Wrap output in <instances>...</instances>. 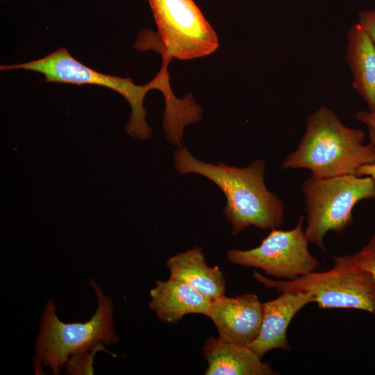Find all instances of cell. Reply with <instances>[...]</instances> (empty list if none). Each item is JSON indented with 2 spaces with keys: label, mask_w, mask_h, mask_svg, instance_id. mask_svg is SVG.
I'll return each mask as SVG.
<instances>
[{
  "label": "cell",
  "mask_w": 375,
  "mask_h": 375,
  "mask_svg": "<svg viewBox=\"0 0 375 375\" xmlns=\"http://www.w3.org/2000/svg\"><path fill=\"white\" fill-rule=\"evenodd\" d=\"M174 157L178 172L203 176L223 192L226 199L224 213L231 225L233 235L250 226L273 230L284 224L283 201L265 184L262 160H256L244 168L213 165L196 158L184 145L175 150Z\"/></svg>",
  "instance_id": "2"
},
{
  "label": "cell",
  "mask_w": 375,
  "mask_h": 375,
  "mask_svg": "<svg viewBox=\"0 0 375 375\" xmlns=\"http://www.w3.org/2000/svg\"><path fill=\"white\" fill-rule=\"evenodd\" d=\"M358 176H369L375 183V162L360 166L355 174Z\"/></svg>",
  "instance_id": "19"
},
{
  "label": "cell",
  "mask_w": 375,
  "mask_h": 375,
  "mask_svg": "<svg viewBox=\"0 0 375 375\" xmlns=\"http://www.w3.org/2000/svg\"><path fill=\"white\" fill-rule=\"evenodd\" d=\"M353 255L356 262L369 271L375 279V233L360 250Z\"/></svg>",
  "instance_id": "16"
},
{
  "label": "cell",
  "mask_w": 375,
  "mask_h": 375,
  "mask_svg": "<svg viewBox=\"0 0 375 375\" xmlns=\"http://www.w3.org/2000/svg\"><path fill=\"white\" fill-rule=\"evenodd\" d=\"M162 64L158 74L144 85H136L129 78L106 74L90 68L74 58L66 49L59 48L40 59L29 62L1 65V70L23 69L42 74L47 83L75 85H96L112 90L123 96L131 108V115L126 131L139 140L149 138L151 128L147 124L144 99L151 90H159L165 101L164 117L169 120L183 117L190 108L188 97L177 98L171 88L167 66L171 60L162 57Z\"/></svg>",
  "instance_id": "1"
},
{
  "label": "cell",
  "mask_w": 375,
  "mask_h": 375,
  "mask_svg": "<svg viewBox=\"0 0 375 375\" xmlns=\"http://www.w3.org/2000/svg\"><path fill=\"white\" fill-rule=\"evenodd\" d=\"M346 60L353 73V86L375 112V45L358 22L347 33Z\"/></svg>",
  "instance_id": "14"
},
{
  "label": "cell",
  "mask_w": 375,
  "mask_h": 375,
  "mask_svg": "<svg viewBox=\"0 0 375 375\" xmlns=\"http://www.w3.org/2000/svg\"><path fill=\"white\" fill-rule=\"evenodd\" d=\"M307 213L305 231L308 240L326 251L328 231L342 233L353 222L352 210L361 200H375V183L369 176L342 175L311 176L302 184Z\"/></svg>",
  "instance_id": "7"
},
{
  "label": "cell",
  "mask_w": 375,
  "mask_h": 375,
  "mask_svg": "<svg viewBox=\"0 0 375 375\" xmlns=\"http://www.w3.org/2000/svg\"><path fill=\"white\" fill-rule=\"evenodd\" d=\"M315 302V297L306 292H282L277 298L263 303V317L257 339L249 346L262 358L269 351L290 350L287 338L288 326L304 306Z\"/></svg>",
  "instance_id": "10"
},
{
  "label": "cell",
  "mask_w": 375,
  "mask_h": 375,
  "mask_svg": "<svg viewBox=\"0 0 375 375\" xmlns=\"http://www.w3.org/2000/svg\"><path fill=\"white\" fill-rule=\"evenodd\" d=\"M375 45V10H362L358 15V22Z\"/></svg>",
  "instance_id": "17"
},
{
  "label": "cell",
  "mask_w": 375,
  "mask_h": 375,
  "mask_svg": "<svg viewBox=\"0 0 375 375\" xmlns=\"http://www.w3.org/2000/svg\"><path fill=\"white\" fill-rule=\"evenodd\" d=\"M90 283L95 291L98 307L90 319L84 323L61 322L56 314L54 301H47L35 342V374L42 372L40 366L43 364L53 374H60L72 356L95 349L106 351L105 345L118 342L112 299L93 279H90Z\"/></svg>",
  "instance_id": "4"
},
{
  "label": "cell",
  "mask_w": 375,
  "mask_h": 375,
  "mask_svg": "<svg viewBox=\"0 0 375 375\" xmlns=\"http://www.w3.org/2000/svg\"><path fill=\"white\" fill-rule=\"evenodd\" d=\"M169 278L185 283L212 301L225 295L226 280L218 266L207 265L202 250L194 247L169 258Z\"/></svg>",
  "instance_id": "13"
},
{
  "label": "cell",
  "mask_w": 375,
  "mask_h": 375,
  "mask_svg": "<svg viewBox=\"0 0 375 375\" xmlns=\"http://www.w3.org/2000/svg\"><path fill=\"white\" fill-rule=\"evenodd\" d=\"M100 350L95 349L90 352L76 354L69 357L67 361V372L70 374H92L93 358Z\"/></svg>",
  "instance_id": "15"
},
{
  "label": "cell",
  "mask_w": 375,
  "mask_h": 375,
  "mask_svg": "<svg viewBox=\"0 0 375 375\" xmlns=\"http://www.w3.org/2000/svg\"><path fill=\"white\" fill-rule=\"evenodd\" d=\"M355 118L367 126L369 143L375 147V112L359 110L356 113Z\"/></svg>",
  "instance_id": "18"
},
{
  "label": "cell",
  "mask_w": 375,
  "mask_h": 375,
  "mask_svg": "<svg viewBox=\"0 0 375 375\" xmlns=\"http://www.w3.org/2000/svg\"><path fill=\"white\" fill-rule=\"evenodd\" d=\"M365 137L362 130L347 127L334 112L321 106L308 117L298 147L282 167L308 169L319 178L355 175L360 166L375 162V147L364 144Z\"/></svg>",
  "instance_id": "3"
},
{
  "label": "cell",
  "mask_w": 375,
  "mask_h": 375,
  "mask_svg": "<svg viewBox=\"0 0 375 375\" xmlns=\"http://www.w3.org/2000/svg\"><path fill=\"white\" fill-rule=\"evenodd\" d=\"M208 362L205 375H276L271 365L261 360L249 347L208 338L203 347Z\"/></svg>",
  "instance_id": "12"
},
{
  "label": "cell",
  "mask_w": 375,
  "mask_h": 375,
  "mask_svg": "<svg viewBox=\"0 0 375 375\" xmlns=\"http://www.w3.org/2000/svg\"><path fill=\"white\" fill-rule=\"evenodd\" d=\"M149 308L162 322L174 324L188 314L206 316L212 300L189 285L172 278L156 280Z\"/></svg>",
  "instance_id": "11"
},
{
  "label": "cell",
  "mask_w": 375,
  "mask_h": 375,
  "mask_svg": "<svg viewBox=\"0 0 375 375\" xmlns=\"http://www.w3.org/2000/svg\"><path fill=\"white\" fill-rule=\"evenodd\" d=\"M303 222L301 215L294 228L272 230L255 248L228 251V260L243 267L260 269L277 279L293 280L315 272L319 262L308 251L310 241L303 230Z\"/></svg>",
  "instance_id": "8"
},
{
  "label": "cell",
  "mask_w": 375,
  "mask_h": 375,
  "mask_svg": "<svg viewBox=\"0 0 375 375\" xmlns=\"http://www.w3.org/2000/svg\"><path fill=\"white\" fill-rule=\"evenodd\" d=\"M333 267L321 272H312L293 280H275L254 272L253 277L277 292H306L315 297L321 309L351 308L375 317V279L360 267L353 255L333 257Z\"/></svg>",
  "instance_id": "6"
},
{
  "label": "cell",
  "mask_w": 375,
  "mask_h": 375,
  "mask_svg": "<svg viewBox=\"0 0 375 375\" xmlns=\"http://www.w3.org/2000/svg\"><path fill=\"white\" fill-rule=\"evenodd\" d=\"M148 1L158 34L141 30L135 49H153L172 60H187L210 55L218 49L215 31L193 0Z\"/></svg>",
  "instance_id": "5"
},
{
  "label": "cell",
  "mask_w": 375,
  "mask_h": 375,
  "mask_svg": "<svg viewBox=\"0 0 375 375\" xmlns=\"http://www.w3.org/2000/svg\"><path fill=\"white\" fill-rule=\"evenodd\" d=\"M206 316L216 326L219 338L249 347L259 335L263 303L255 294L234 297L224 295L212 301Z\"/></svg>",
  "instance_id": "9"
}]
</instances>
